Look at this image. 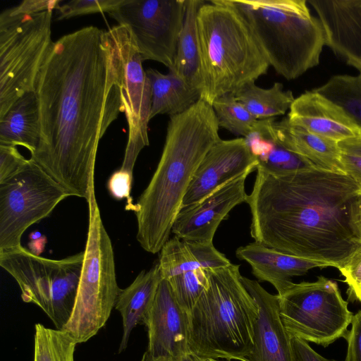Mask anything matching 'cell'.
Wrapping results in <instances>:
<instances>
[{
	"label": "cell",
	"instance_id": "6da1fadb",
	"mask_svg": "<svg viewBox=\"0 0 361 361\" xmlns=\"http://www.w3.org/2000/svg\"><path fill=\"white\" fill-rule=\"evenodd\" d=\"M34 92L39 142L30 154L70 196L95 195L100 140L124 112L116 54L107 30L87 26L53 42Z\"/></svg>",
	"mask_w": 361,
	"mask_h": 361
},
{
	"label": "cell",
	"instance_id": "7a4b0ae2",
	"mask_svg": "<svg viewBox=\"0 0 361 361\" xmlns=\"http://www.w3.org/2000/svg\"><path fill=\"white\" fill-rule=\"evenodd\" d=\"M257 171L246 200L255 242L337 269L361 246V185L350 176L316 167L282 176Z\"/></svg>",
	"mask_w": 361,
	"mask_h": 361
},
{
	"label": "cell",
	"instance_id": "3957f363",
	"mask_svg": "<svg viewBox=\"0 0 361 361\" xmlns=\"http://www.w3.org/2000/svg\"><path fill=\"white\" fill-rule=\"evenodd\" d=\"M219 128L212 106L202 99L170 116L159 162L135 204L136 238L145 251L157 253L169 240L195 171L221 140Z\"/></svg>",
	"mask_w": 361,
	"mask_h": 361
},
{
	"label": "cell",
	"instance_id": "277c9868",
	"mask_svg": "<svg viewBox=\"0 0 361 361\" xmlns=\"http://www.w3.org/2000/svg\"><path fill=\"white\" fill-rule=\"evenodd\" d=\"M200 99L212 105L267 73L266 59L249 25L228 0L204 1L197 15Z\"/></svg>",
	"mask_w": 361,
	"mask_h": 361
},
{
	"label": "cell",
	"instance_id": "5b68a950",
	"mask_svg": "<svg viewBox=\"0 0 361 361\" xmlns=\"http://www.w3.org/2000/svg\"><path fill=\"white\" fill-rule=\"evenodd\" d=\"M205 271L209 287L188 313L190 353L245 361L254 345L258 305L241 281L240 265Z\"/></svg>",
	"mask_w": 361,
	"mask_h": 361
},
{
	"label": "cell",
	"instance_id": "8992f818",
	"mask_svg": "<svg viewBox=\"0 0 361 361\" xmlns=\"http://www.w3.org/2000/svg\"><path fill=\"white\" fill-rule=\"evenodd\" d=\"M249 25L266 59L286 79L317 66L325 32L306 0H228Z\"/></svg>",
	"mask_w": 361,
	"mask_h": 361
},
{
	"label": "cell",
	"instance_id": "52a82bcc",
	"mask_svg": "<svg viewBox=\"0 0 361 361\" xmlns=\"http://www.w3.org/2000/svg\"><path fill=\"white\" fill-rule=\"evenodd\" d=\"M89 222L81 276L71 315L61 329L78 344L87 341L105 325L121 288L113 246L101 217L96 196L87 202Z\"/></svg>",
	"mask_w": 361,
	"mask_h": 361
},
{
	"label": "cell",
	"instance_id": "ba28073f",
	"mask_svg": "<svg viewBox=\"0 0 361 361\" xmlns=\"http://www.w3.org/2000/svg\"><path fill=\"white\" fill-rule=\"evenodd\" d=\"M85 252L60 259L39 256L23 246L0 250V266L17 282L25 302L40 307L62 329L75 303Z\"/></svg>",
	"mask_w": 361,
	"mask_h": 361
},
{
	"label": "cell",
	"instance_id": "9c48e42d",
	"mask_svg": "<svg viewBox=\"0 0 361 361\" xmlns=\"http://www.w3.org/2000/svg\"><path fill=\"white\" fill-rule=\"evenodd\" d=\"M52 13H0V118L19 98L34 91L53 42Z\"/></svg>",
	"mask_w": 361,
	"mask_h": 361
},
{
	"label": "cell",
	"instance_id": "30bf717a",
	"mask_svg": "<svg viewBox=\"0 0 361 361\" xmlns=\"http://www.w3.org/2000/svg\"><path fill=\"white\" fill-rule=\"evenodd\" d=\"M282 322L292 338L327 347L345 336L353 314L337 283L320 276L293 283L278 295Z\"/></svg>",
	"mask_w": 361,
	"mask_h": 361
},
{
	"label": "cell",
	"instance_id": "8fae6325",
	"mask_svg": "<svg viewBox=\"0 0 361 361\" xmlns=\"http://www.w3.org/2000/svg\"><path fill=\"white\" fill-rule=\"evenodd\" d=\"M70 195L34 160L0 183V250L18 247L24 232Z\"/></svg>",
	"mask_w": 361,
	"mask_h": 361
},
{
	"label": "cell",
	"instance_id": "7c38bea8",
	"mask_svg": "<svg viewBox=\"0 0 361 361\" xmlns=\"http://www.w3.org/2000/svg\"><path fill=\"white\" fill-rule=\"evenodd\" d=\"M186 0H123L109 15L128 31L143 61L174 68Z\"/></svg>",
	"mask_w": 361,
	"mask_h": 361
},
{
	"label": "cell",
	"instance_id": "4fadbf2b",
	"mask_svg": "<svg viewBox=\"0 0 361 361\" xmlns=\"http://www.w3.org/2000/svg\"><path fill=\"white\" fill-rule=\"evenodd\" d=\"M107 32L116 54L128 128V142L120 169L133 174L140 152L149 144L148 123L152 104L151 85L143 68L142 57L126 28L119 25H114Z\"/></svg>",
	"mask_w": 361,
	"mask_h": 361
},
{
	"label": "cell",
	"instance_id": "5bb4252c",
	"mask_svg": "<svg viewBox=\"0 0 361 361\" xmlns=\"http://www.w3.org/2000/svg\"><path fill=\"white\" fill-rule=\"evenodd\" d=\"M143 324L148 344L145 355L152 361H177L190 353L188 316L178 303L169 283L162 279Z\"/></svg>",
	"mask_w": 361,
	"mask_h": 361
},
{
	"label": "cell",
	"instance_id": "9a60e30c",
	"mask_svg": "<svg viewBox=\"0 0 361 361\" xmlns=\"http://www.w3.org/2000/svg\"><path fill=\"white\" fill-rule=\"evenodd\" d=\"M257 166V161L245 137L219 140L195 171L182 207L200 202L235 178L252 172Z\"/></svg>",
	"mask_w": 361,
	"mask_h": 361
},
{
	"label": "cell",
	"instance_id": "2e32d148",
	"mask_svg": "<svg viewBox=\"0 0 361 361\" xmlns=\"http://www.w3.org/2000/svg\"><path fill=\"white\" fill-rule=\"evenodd\" d=\"M247 172L225 184L200 202L181 207L171 228L178 238L198 243H213L220 223L238 204L246 202Z\"/></svg>",
	"mask_w": 361,
	"mask_h": 361
},
{
	"label": "cell",
	"instance_id": "e0dca14e",
	"mask_svg": "<svg viewBox=\"0 0 361 361\" xmlns=\"http://www.w3.org/2000/svg\"><path fill=\"white\" fill-rule=\"evenodd\" d=\"M241 281L258 305L254 345L245 361H298L293 338L281 319L278 295L257 281L241 276Z\"/></svg>",
	"mask_w": 361,
	"mask_h": 361
},
{
	"label": "cell",
	"instance_id": "ac0fdd59",
	"mask_svg": "<svg viewBox=\"0 0 361 361\" xmlns=\"http://www.w3.org/2000/svg\"><path fill=\"white\" fill-rule=\"evenodd\" d=\"M325 32L326 46L361 75V0H309Z\"/></svg>",
	"mask_w": 361,
	"mask_h": 361
},
{
	"label": "cell",
	"instance_id": "d6986e66",
	"mask_svg": "<svg viewBox=\"0 0 361 361\" xmlns=\"http://www.w3.org/2000/svg\"><path fill=\"white\" fill-rule=\"evenodd\" d=\"M287 117L291 123L336 142L361 133L338 106L314 90L295 98Z\"/></svg>",
	"mask_w": 361,
	"mask_h": 361
},
{
	"label": "cell",
	"instance_id": "ffe728a7",
	"mask_svg": "<svg viewBox=\"0 0 361 361\" xmlns=\"http://www.w3.org/2000/svg\"><path fill=\"white\" fill-rule=\"evenodd\" d=\"M236 257L247 262L253 275L259 281L270 283L281 294L292 283L293 276L305 274L315 267L328 264L301 258L267 247L257 242L238 247Z\"/></svg>",
	"mask_w": 361,
	"mask_h": 361
},
{
	"label": "cell",
	"instance_id": "44dd1931",
	"mask_svg": "<svg viewBox=\"0 0 361 361\" xmlns=\"http://www.w3.org/2000/svg\"><path fill=\"white\" fill-rule=\"evenodd\" d=\"M275 118L258 120L251 133L245 137L257 161V170L282 176L315 167L279 140L273 126Z\"/></svg>",
	"mask_w": 361,
	"mask_h": 361
},
{
	"label": "cell",
	"instance_id": "7402d4cb",
	"mask_svg": "<svg viewBox=\"0 0 361 361\" xmlns=\"http://www.w3.org/2000/svg\"><path fill=\"white\" fill-rule=\"evenodd\" d=\"M158 264L162 278L169 280L187 271L218 269L231 263L213 243L187 241L174 236L161 249Z\"/></svg>",
	"mask_w": 361,
	"mask_h": 361
},
{
	"label": "cell",
	"instance_id": "603a6c76",
	"mask_svg": "<svg viewBox=\"0 0 361 361\" xmlns=\"http://www.w3.org/2000/svg\"><path fill=\"white\" fill-rule=\"evenodd\" d=\"M162 279L157 263L149 271H142L130 286L121 289L115 305L123 322L119 353L126 350L133 329L137 324H143Z\"/></svg>",
	"mask_w": 361,
	"mask_h": 361
},
{
	"label": "cell",
	"instance_id": "cb8c5ba5",
	"mask_svg": "<svg viewBox=\"0 0 361 361\" xmlns=\"http://www.w3.org/2000/svg\"><path fill=\"white\" fill-rule=\"evenodd\" d=\"M279 140L288 149L306 159L316 168L343 173L337 142L291 123L288 117L273 122Z\"/></svg>",
	"mask_w": 361,
	"mask_h": 361
},
{
	"label": "cell",
	"instance_id": "d4e9b609",
	"mask_svg": "<svg viewBox=\"0 0 361 361\" xmlns=\"http://www.w3.org/2000/svg\"><path fill=\"white\" fill-rule=\"evenodd\" d=\"M39 116L34 91L19 98L0 118V144L20 145L33 153L39 142Z\"/></svg>",
	"mask_w": 361,
	"mask_h": 361
},
{
	"label": "cell",
	"instance_id": "484cf974",
	"mask_svg": "<svg viewBox=\"0 0 361 361\" xmlns=\"http://www.w3.org/2000/svg\"><path fill=\"white\" fill-rule=\"evenodd\" d=\"M152 89L149 120L157 115L181 114L200 99V92L172 72L146 71Z\"/></svg>",
	"mask_w": 361,
	"mask_h": 361
},
{
	"label": "cell",
	"instance_id": "4316f807",
	"mask_svg": "<svg viewBox=\"0 0 361 361\" xmlns=\"http://www.w3.org/2000/svg\"><path fill=\"white\" fill-rule=\"evenodd\" d=\"M203 0H186L185 14L172 72L200 91L202 82L197 35V15Z\"/></svg>",
	"mask_w": 361,
	"mask_h": 361
},
{
	"label": "cell",
	"instance_id": "83f0119b",
	"mask_svg": "<svg viewBox=\"0 0 361 361\" xmlns=\"http://www.w3.org/2000/svg\"><path fill=\"white\" fill-rule=\"evenodd\" d=\"M233 94L257 120L284 115L295 100L292 91L284 90L279 82L267 89L250 82Z\"/></svg>",
	"mask_w": 361,
	"mask_h": 361
},
{
	"label": "cell",
	"instance_id": "f1b7e54d",
	"mask_svg": "<svg viewBox=\"0 0 361 361\" xmlns=\"http://www.w3.org/2000/svg\"><path fill=\"white\" fill-rule=\"evenodd\" d=\"M314 90L338 106L361 129V75H336Z\"/></svg>",
	"mask_w": 361,
	"mask_h": 361
},
{
	"label": "cell",
	"instance_id": "f546056e",
	"mask_svg": "<svg viewBox=\"0 0 361 361\" xmlns=\"http://www.w3.org/2000/svg\"><path fill=\"white\" fill-rule=\"evenodd\" d=\"M77 344L66 331L37 323L35 326L33 361H74Z\"/></svg>",
	"mask_w": 361,
	"mask_h": 361
},
{
	"label": "cell",
	"instance_id": "4dcf8cb0",
	"mask_svg": "<svg viewBox=\"0 0 361 361\" xmlns=\"http://www.w3.org/2000/svg\"><path fill=\"white\" fill-rule=\"evenodd\" d=\"M212 106L219 127L236 135L246 137L258 121L233 94L217 98Z\"/></svg>",
	"mask_w": 361,
	"mask_h": 361
},
{
	"label": "cell",
	"instance_id": "1f68e13d",
	"mask_svg": "<svg viewBox=\"0 0 361 361\" xmlns=\"http://www.w3.org/2000/svg\"><path fill=\"white\" fill-rule=\"evenodd\" d=\"M167 281L178 303L187 313L192 309L209 284L206 271L202 269L187 271Z\"/></svg>",
	"mask_w": 361,
	"mask_h": 361
},
{
	"label": "cell",
	"instance_id": "d6a6232c",
	"mask_svg": "<svg viewBox=\"0 0 361 361\" xmlns=\"http://www.w3.org/2000/svg\"><path fill=\"white\" fill-rule=\"evenodd\" d=\"M341 171L361 185V133L337 142Z\"/></svg>",
	"mask_w": 361,
	"mask_h": 361
},
{
	"label": "cell",
	"instance_id": "836d02e7",
	"mask_svg": "<svg viewBox=\"0 0 361 361\" xmlns=\"http://www.w3.org/2000/svg\"><path fill=\"white\" fill-rule=\"evenodd\" d=\"M123 0H72L59 8L57 20H64L72 17L101 13H109L118 6Z\"/></svg>",
	"mask_w": 361,
	"mask_h": 361
},
{
	"label": "cell",
	"instance_id": "e575fe53",
	"mask_svg": "<svg viewBox=\"0 0 361 361\" xmlns=\"http://www.w3.org/2000/svg\"><path fill=\"white\" fill-rule=\"evenodd\" d=\"M338 269L345 277L350 296L361 303V246Z\"/></svg>",
	"mask_w": 361,
	"mask_h": 361
},
{
	"label": "cell",
	"instance_id": "d590c367",
	"mask_svg": "<svg viewBox=\"0 0 361 361\" xmlns=\"http://www.w3.org/2000/svg\"><path fill=\"white\" fill-rule=\"evenodd\" d=\"M27 161L16 146L0 144V183L16 173Z\"/></svg>",
	"mask_w": 361,
	"mask_h": 361
},
{
	"label": "cell",
	"instance_id": "8d00e7d4",
	"mask_svg": "<svg viewBox=\"0 0 361 361\" xmlns=\"http://www.w3.org/2000/svg\"><path fill=\"white\" fill-rule=\"evenodd\" d=\"M133 174L118 169L113 173L107 183L108 190L116 200H127L126 209L135 212V204L130 196Z\"/></svg>",
	"mask_w": 361,
	"mask_h": 361
},
{
	"label": "cell",
	"instance_id": "74e56055",
	"mask_svg": "<svg viewBox=\"0 0 361 361\" xmlns=\"http://www.w3.org/2000/svg\"><path fill=\"white\" fill-rule=\"evenodd\" d=\"M345 338L348 343L345 361H361V310L353 315Z\"/></svg>",
	"mask_w": 361,
	"mask_h": 361
},
{
	"label": "cell",
	"instance_id": "f35d334b",
	"mask_svg": "<svg viewBox=\"0 0 361 361\" xmlns=\"http://www.w3.org/2000/svg\"><path fill=\"white\" fill-rule=\"evenodd\" d=\"M60 0H25L13 7L4 10L8 14H32L45 11L58 9Z\"/></svg>",
	"mask_w": 361,
	"mask_h": 361
},
{
	"label": "cell",
	"instance_id": "ab89813d",
	"mask_svg": "<svg viewBox=\"0 0 361 361\" xmlns=\"http://www.w3.org/2000/svg\"><path fill=\"white\" fill-rule=\"evenodd\" d=\"M293 343L298 361H338L323 357L302 339L293 338Z\"/></svg>",
	"mask_w": 361,
	"mask_h": 361
},
{
	"label": "cell",
	"instance_id": "60d3db41",
	"mask_svg": "<svg viewBox=\"0 0 361 361\" xmlns=\"http://www.w3.org/2000/svg\"><path fill=\"white\" fill-rule=\"evenodd\" d=\"M357 224L361 235V194L357 202Z\"/></svg>",
	"mask_w": 361,
	"mask_h": 361
},
{
	"label": "cell",
	"instance_id": "b9f144b4",
	"mask_svg": "<svg viewBox=\"0 0 361 361\" xmlns=\"http://www.w3.org/2000/svg\"><path fill=\"white\" fill-rule=\"evenodd\" d=\"M177 361H201V358L192 353H190L180 357Z\"/></svg>",
	"mask_w": 361,
	"mask_h": 361
},
{
	"label": "cell",
	"instance_id": "7bdbcfd3",
	"mask_svg": "<svg viewBox=\"0 0 361 361\" xmlns=\"http://www.w3.org/2000/svg\"><path fill=\"white\" fill-rule=\"evenodd\" d=\"M141 361H152L145 354H143Z\"/></svg>",
	"mask_w": 361,
	"mask_h": 361
},
{
	"label": "cell",
	"instance_id": "ee69618b",
	"mask_svg": "<svg viewBox=\"0 0 361 361\" xmlns=\"http://www.w3.org/2000/svg\"><path fill=\"white\" fill-rule=\"evenodd\" d=\"M201 361H221V360H215V359H202V358H201Z\"/></svg>",
	"mask_w": 361,
	"mask_h": 361
}]
</instances>
